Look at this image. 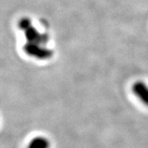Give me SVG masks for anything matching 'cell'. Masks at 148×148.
<instances>
[{
	"instance_id": "obj_1",
	"label": "cell",
	"mask_w": 148,
	"mask_h": 148,
	"mask_svg": "<svg viewBox=\"0 0 148 148\" xmlns=\"http://www.w3.org/2000/svg\"><path fill=\"white\" fill-rule=\"evenodd\" d=\"M20 29L24 31L26 39L28 42L36 43L39 45H45L49 41V37L46 34L40 32L32 25L30 20L27 17L21 19L18 23Z\"/></svg>"
},
{
	"instance_id": "obj_2",
	"label": "cell",
	"mask_w": 148,
	"mask_h": 148,
	"mask_svg": "<svg viewBox=\"0 0 148 148\" xmlns=\"http://www.w3.org/2000/svg\"><path fill=\"white\" fill-rule=\"evenodd\" d=\"M23 50L28 56L38 60H49L53 56V51L42 46V45L27 42L23 47Z\"/></svg>"
},
{
	"instance_id": "obj_3",
	"label": "cell",
	"mask_w": 148,
	"mask_h": 148,
	"mask_svg": "<svg viewBox=\"0 0 148 148\" xmlns=\"http://www.w3.org/2000/svg\"><path fill=\"white\" fill-rule=\"evenodd\" d=\"M132 92L141 100L142 103L148 107V86L143 81H138L132 85Z\"/></svg>"
},
{
	"instance_id": "obj_4",
	"label": "cell",
	"mask_w": 148,
	"mask_h": 148,
	"mask_svg": "<svg viewBox=\"0 0 148 148\" xmlns=\"http://www.w3.org/2000/svg\"><path fill=\"white\" fill-rule=\"evenodd\" d=\"M50 147V142L47 138L44 137L34 138L29 143L27 148H49Z\"/></svg>"
}]
</instances>
